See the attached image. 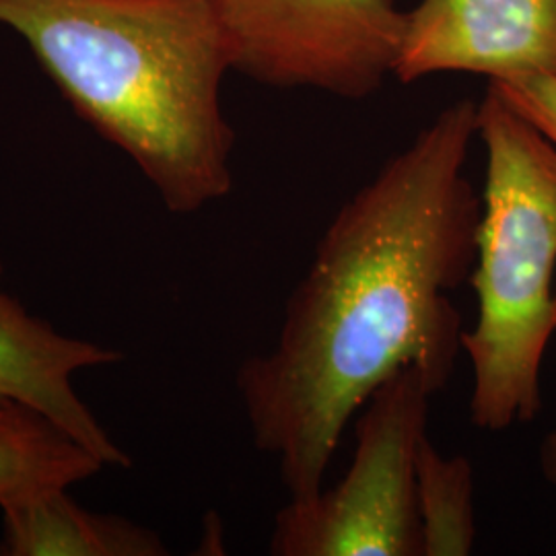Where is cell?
I'll return each instance as SVG.
<instances>
[{
  "mask_svg": "<svg viewBox=\"0 0 556 556\" xmlns=\"http://www.w3.org/2000/svg\"><path fill=\"white\" fill-rule=\"evenodd\" d=\"M478 101L443 108L346 200L238 392L289 498L326 482L349 420L383 379L417 367L443 390L462 353L452 293L477 258L480 197L466 176Z\"/></svg>",
  "mask_w": 556,
  "mask_h": 556,
  "instance_id": "cell-1",
  "label": "cell"
},
{
  "mask_svg": "<svg viewBox=\"0 0 556 556\" xmlns=\"http://www.w3.org/2000/svg\"><path fill=\"white\" fill-rule=\"evenodd\" d=\"M0 23L169 213L231 192L236 135L220 87L233 59L217 0H0Z\"/></svg>",
  "mask_w": 556,
  "mask_h": 556,
  "instance_id": "cell-2",
  "label": "cell"
},
{
  "mask_svg": "<svg viewBox=\"0 0 556 556\" xmlns=\"http://www.w3.org/2000/svg\"><path fill=\"white\" fill-rule=\"evenodd\" d=\"M486 153L477 258L478 316L462 334L472 365V425L501 433L542 406L540 369L556 332V147L497 89L478 101Z\"/></svg>",
  "mask_w": 556,
  "mask_h": 556,
  "instance_id": "cell-3",
  "label": "cell"
},
{
  "mask_svg": "<svg viewBox=\"0 0 556 556\" xmlns=\"http://www.w3.org/2000/svg\"><path fill=\"white\" fill-rule=\"evenodd\" d=\"M435 386L417 367L383 379L355 415V456L334 486L289 498L270 555L422 556L417 459Z\"/></svg>",
  "mask_w": 556,
  "mask_h": 556,
  "instance_id": "cell-4",
  "label": "cell"
},
{
  "mask_svg": "<svg viewBox=\"0 0 556 556\" xmlns=\"http://www.w3.org/2000/svg\"><path fill=\"white\" fill-rule=\"evenodd\" d=\"M233 71L342 100L394 77L406 11L396 0H217Z\"/></svg>",
  "mask_w": 556,
  "mask_h": 556,
  "instance_id": "cell-5",
  "label": "cell"
},
{
  "mask_svg": "<svg viewBox=\"0 0 556 556\" xmlns=\"http://www.w3.org/2000/svg\"><path fill=\"white\" fill-rule=\"evenodd\" d=\"M556 77V0H420L406 13L394 79Z\"/></svg>",
  "mask_w": 556,
  "mask_h": 556,
  "instance_id": "cell-6",
  "label": "cell"
},
{
  "mask_svg": "<svg viewBox=\"0 0 556 556\" xmlns=\"http://www.w3.org/2000/svg\"><path fill=\"white\" fill-rule=\"evenodd\" d=\"M2 275L0 262V396L38 408L105 466L128 468L132 459L75 388L80 371L116 365L124 355L118 349L60 332L13 298Z\"/></svg>",
  "mask_w": 556,
  "mask_h": 556,
  "instance_id": "cell-7",
  "label": "cell"
},
{
  "mask_svg": "<svg viewBox=\"0 0 556 556\" xmlns=\"http://www.w3.org/2000/svg\"><path fill=\"white\" fill-rule=\"evenodd\" d=\"M66 486L0 505V556H163L157 532L79 505Z\"/></svg>",
  "mask_w": 556,
  "mask_h": 556,
  "instance_id": "cell-8",
  "label": "cell"
},
{
  "mask_svg": "<svg viewBox=\"0 0 556 556\" xmlns=\"http://www.w3.org/2000/svg\"><path fill=\"white\" fill-rule=\"evenodd\" d=\"M108 468L41 410L0 396V505L54 486H75Z\"/></svg>",
  "mask_w": 556,
  "mask_h": 556,
  "instance_id": "cell-9",
  "label": "cell"
},
{
  "mask_svg": "<svg viewBox=\"0 0 556 556\" xmlns=\"http://www.w3.org/2000/svg\"><path fill=\"white\" fill-rule=\"evenodd\" d=\"M417 498L422 556H466L477 540L475 478L468 457L443 456L431 439L420 443Z\"/></svg>",
  "mask_w": 556,
  "mask_h": 556,
  "instance_id": "cell-10",
  "label": "cell"
},
{
  "mask_svg": "<svg viewBox=\"0 0 556 556\" xmlns=\"http://www.w3.org/2000/svg\"><path fill=\"white\" fill-rule=\"evenodd\" d=\"M489 85L556 147V77H521Z\"/></svg>",
  "mask_w": 556,
  "mask_h": 556,
  "instance_id": "cell-11",
  "label": "cell"
},
{
  "mask_svg": "<svg viewBox=\"0 0 556 556\" xmlns=\"http://www.w3.org/2000/svg\"><path fill=\"white\" fill-rule=\"evenodd\" d=\"M540 470L544 478L556 486V431L542 441L540 447Z\"/></svg>",
  "mask_w": 556,
  "mask_h": 556,
  "instance_id": "cell-12",
  "label": "cell"
}]
</instances>
